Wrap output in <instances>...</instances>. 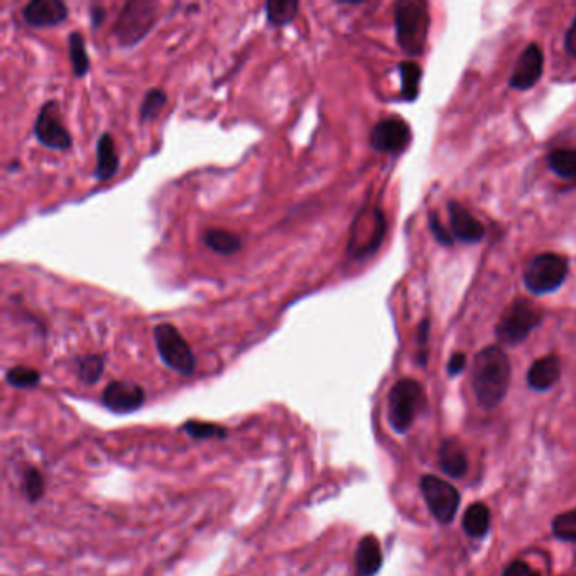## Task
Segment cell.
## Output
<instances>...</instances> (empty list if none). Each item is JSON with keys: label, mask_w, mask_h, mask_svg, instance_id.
Returning <instances> with one entry per match:
<instances>
[{"label": "cell", "mask_w": 576, "mask_h": 576, "mask_svg": "<svg viewBox=\"0 0 576 576\" xmlns=\"http://www.w3.org/2000/svg\"><path fill=\"white\" fill-rule=\"evenodd\" d=\"M504 576H539V573H536L526 563L514 562L504 572Z\"/></svg>", "instance_id": "obj_32"}, {"label": "cell", "mask_w": 576, "mask_h": 576, "mask_svg": "<svg viewBox=\"0 0 576 576\" xmlns=\"http://www.w3.org/2000/svg\"><path fill=\"white\" fill-rule=\"evenodd\" d=\"M68 5L61 0H32L22 7V19L31 28H55L68 19Z\"/></svg>", "instance_id": "obj_13"}, {"label": "cell", "mask_w": 576, "mask_h": 576, "mask_svg": "<svg viewBox=\"0 0 576 576\" xmlns=\"http://www.w3.org/2000/svg\"><path fill=\"white\" fill-rule=\"evenodd\" d=\"M510 384V360L499 347L478 351L472 367V387L483 408L499 406Z\"/></svg>", "instance_id": "obj_1"}, {"label": "cell", "mask_w": 576, "mask_h": 576, "mask_svg": "<svg viewBox=\"0 0 576 576\" xmlns=\"http://www.w3.org/2000/svg\"><path fill=\"white\" fill-rule=\"evenodd\" d=\"M95 153H97V164L93 169L95 180L100 183L112 180L119 168H120V159H119V155L115 151L113 137L109 132H103L100 136Z\"/></svg>", "instance_id": "obj_16"}, {"label": "cell", "mask_w": 576, "mask_h": 576, "mask_svg": "<svg viewBox=\"0 0 576 576\" xmlns=\"http://www.w3.org/2000/svg\"><path fill=\"white\" fill-rule=\"evenodd\" d=\"M564 51L568 57L575 58L576 59V17L572 22V26L568 29L566 36H564Z\"/></svg>", "instance_id": "obj_33"}, {"label": "cell", "mask_w": 576, "mask_h": 576, "mask_svg": "<svg viewBox=\"0 0 576 576\" xmlns=\"http://www.w3.org/2000/svg\"><path fill=\"white\" fill-rule=\"evenodd\" d=\"M464 529L470 537H482L491 529V512L485 504L475 502L466 509L464 516Z\"/></svg>", "instance_id": "obj_20"}, {"label": "cell", "mask_w": 576, "mask_h": 576, "mask_svg": "<svg viewBox=\"0 0 576 576\" xmlns=\"http://www.w3.org/2000/svg\"><path fill=\"white\" fill-rule=\"evenodd\" d=\"M299 11V2L296 0H270L266 4V17L270 26L281 28L291 24Z\"/></svg>", "instance_id": "obj_22"}, {"label": "cell", "mask_w": 576, "mask_h": 576, "mask_svg": "<svg viewBox=\"0 0 576 576\" xmlns=\"http://www.w3.org/2000/svg\"><path fill=\"white\" fill-rule=\"evenodd\" d=\"M90 19H92V26H93V28H99L102 21L105 19V9L100 7V5H93V7L90 9Z\"/></svg>", "instance_id": "obj_35"}, {"label": "cell", "mask_w": 576, "mask_h": 576, "mask_svg": "<svg viewBox=\"0 0 576 576\" xmlns=\"http://www.w3.org/2000/svg\"><path fill=\"white\" fill-rule=\"evenodd\" d=\"M568 259L560 253H539L526 266L524 284L536 296L549 295L560 289L568 276Z\"/></svg>", "instance_id": "obj_5"}, {"label": "cell", "mask_w": 576, "mask_h": 576, "mask_svg": "<svg viewBox=\"0 0 576 576\" xmlns=\"http://www.w3.org/2000/svg\"><path fill=\"white\" fill-rule=\"evenodd\" d=\"M34 137L53 151H68L73 146L70 130L61 122L57 100H49L42 105L34 122Z\"/></svg>", "instance_id": "obj_9"}, {"label": "cell", "mask_w": 576, "mask_h": 576, "mask_svg": "<svg viewBox=\"0 0 576 576\" xmlns=\"http://www.w3.org/2000/svg\"><path fill=\"white\" fill-rule=\"evenodd\" d=\"M103 357L100 355H84L76 360V372L80 380L86 385H93L99 382L103 374Z\"/></svg>", "instance_id": "obj_25"}, {"label": "cell", "mask_w": 576, "mask_h": 576, "mask_svg": "<svg viewBox=\"0 0 576 576\" xmlns=\"http://www.w3.org/2000/svg\"><path fill=\"white\" fill-rule=\"evenodd\" d=\"M153 335H155V349L159 351L161 360L171 370L182 376H191L195 372V367H197L195 353L174 324H155Z\"/></svg>", "instance_id": "obj_6"}, {"label": "cell", "mask_w": 576, "mask_h": 576, "mask_svg": "<svg viewBox=\"0 0 576 576\" xmlns=\"http://www.w3.org/2000/svg\"><path fill=\"white\" fill-rule=\"evenodd\" d=\"M203 244L220 255H234L242 251V239L237 234L228 232L224 228H208L203 234Z\"/></svg>", "instance_id": "obj_19"}, {"label": "cell", "mask_w": 576, "mask_h": 576, "mask_svg": "<svg viewBox=\"0 0 576 576\" xmlns=\"http://www.w3.org/2000/svg\"><path fill=\"white\" fill-rule=\"evenodd\" d=\"M382 566V549L377 537L367 535L360 539L355 551V573L357 576H374Z\"/></svg>", "instance_id": "obj_17"}, {"label": "cell", "mask_w": 576, "mask_h": 576, "mask_svg": "<svg viewBox=\"0 0 576 576\" xmlns=\"http://www.w3.org/2000/svg\"><path fill=\"white\" fill-rule=\"evenodd\" d=\"M421 492L435 519L450 524L460 507V493L447 480L426 475L421 478Z\"/></svg>", "instance_id": "obj_8"}, {"label": "cell", "mask_w": 576, "mask_h": 576, "mask_svg": "<svg viewBox=\"0 0 576 576\" xmlns=\"http://www.w3.org/2000/svg\"><path fill=\"white\" fill-rule=\"evenodd\" d=\"M562 376V364L556 355H546L543 359H537L535 364L527 372V384L535 391H548L551 389Z\"/></svg>", "instance_id": "obj_15"}, {"label": "cell", "mask_w": 576, "mask_h": 576, "mask_svg": "<svg viewBox=\"0 0 576 576\" xmlns=\"http://www.w3.org/2000/svg\"><path fill=\"white\" fill-rule=\"evenodd\" d=\"M399 75H401V93L403 99L412 102L420 95V84H421V68L420 65L412 61H403L399 65Z\"/></svg>", "instance_id": "obj_23"}, {"label": "cell", "mask_w": 576, "mask_h": 576, "mask_svg": "<svg viewBox=\"0 0 576 576\" xmlns=\"http://www.w3.org/2000/svg\"><path fill=\"white\" fill-rule=\"evenodd\" d=\"M157 21V4L147 0L126 2L113 24V36L119 46L132 48L141 42Z\"/></svg>", "instance_id": "obj_4"}, {"label": "cell", "mask_w": 576, "mask_h": 576, "mask_svg": "<svg viewBox=\"0 0 576 576\" xmlns=\"http://www.w3.org/2000/svg\"><path fill=\"white\" fill-rule=\"evenodd\" d=\"M411 127L401 119H385L377 122L370 132V146L387 155L403 153L411 142Z\"/></svg>", "instance_id": "obj_10"}, {"label": "cell", "mask_w": 576, "mask_h": 576, "mask_svg": "<svg viewBox=\"0 0 576 576\" xmlns=\"http://www.w3.org/2000/svg\"><path fill=\"white\" fill-rule=\"evenodd\" d=\"M465 366H466V355L465 353H455L448 362V374L450 376H458L460 372H464Z\"/></svg>", "instance_id": "obj_34"}, {"label": "cell", "mask_w": 576, "mask_h": 576, "mask_svg": "<svg viewBox=\"0 0 576 576\" xmlns=\"http://www.w3.org/2000/svg\"><path fill=\"white\" fill-rule=\"evenodd\" d=\"M448 215H450L451 234L455 239L465 244H477L485 237L483 226L458 201L448 203Z\"/></svg>", "instance_id": "obj_14"}, {"label": "cell", "mask_w": 576, "mask_h": 576, "mask_svg": "<svg viewBox=\"0 0 576 576\" xmlns=\"http://www.w3.org/2000/svg\"><path fill=\"white\" fill-rule=\"evenodd\" d=\"M545 320V313L531 299L518 297L504 311L495 328V335L501 343L516 347L529 337Z\"/></svg>", "instance_id": "obj_3"}, {"label": "cell", "mask_w": 576, "mask_h": 576, "mask_svg": "<svg viewBox=\"0 0 576 576\" xmlns=\"http://www.w3.org/2000/svg\"><path fill=\"white\" fill-rule=\"evenodd\" d=\"M424 401V391L418 380H397L387 397V416L394 431L406 433Z\"/></svg>", "instance_id": "obj_7"}, {"label": "cell", "mask_w": 576, "mask_h": 576, "mask_svg": "<svg viewBox=\"0 0 576 576\" xmlns=\"http://www.w3.org/2000/svg\"><path fill=\"white\" fill-rule=\"evenodd\" d=\"M102 403L112 412L128 414L144 406L146 393L139 384L126 382V380H113L103 389Z\"/></svg>", "instance_id": "obj_11"}, {"label": "cell", "mask_w": 576, "mask_h": 576, "mask_svg": "<svg viewBox=\"0 0 576 576\" xmlns=\"http://www.w3.org/2000/svg\"><path fill=\"white\" fill-rule=\"evenodd\" d=\"M68 57H70L73 75L76 78H84L90 70V58L86 51V42L84 34L78 31H73L68 36Z\"/></svg>", "instance_id": "obj_21"}, {"label": "cell", "mask_w": 576, "mask_h": 576, "mask_svg": "<svg viewBox=\"0 0 576 576\" xmlns=\"http://www.w3.org/2000/svg\"><path fill=\"white\" fill-rule=\"evenodd\" d=\"M40 380H41V374L31 367L15 366L5 372V382L17 389L36 387Z\"/></svg>", "instance_id": "obj_26"}, {"label": "cell", "mask_w": 576, "mask_h": 576, "mask_svg": "<svg viewBox=\"0 0 576 576\" xmlns=\"http://www.w3.org/2000/svg\"><path fill=\"white\" fill-rule=\"evenodd\" d=\"M545 66V57L537 44H529L518 58L512 75L509 78V84L516 90H529L533 88L541 75Z\"/></svg>", "instance_id": "obj_12"}, {"label": "cell", "mask_w": 576, "mask_h": 576, "mask_svg": "<svg viewBox=\"0 0 576 576\" xmlns=\"http://www.w3.org/2000/svg\"><path fill=\"white\" fill-rule=\"evenodd\" d=\"M553 533L563 541H576V509L563 512L554 518Z\"/></svg>", "instance_id": "obj_29"}, {"label": "cell", "mask_w": 576, "mask_h": 576, "mask_svg": "<svg viewBox=\"0 0 576 576\" xmlns=\"http://www.w3.org/2000/svg\"><path fill=\"white\" fill-rule=\"evenodd\" d=\"M168 103V95L161 88L149 90L141 103V120H151L157 117Z\"/></svg>", "instance_id": "obj_27"}, {"label": "cell", "mask_w": 576, "mask_h": 576, "mask_svg": "<svg viewBox=\"0 0 576 576\" xmlns=\"http://www.w3.org/2000/svg\"><path fill=\"white\" fill-rule=\"evenodd\" d=\"M22 492L31 502L40 501L44 495V478L36 468H26L22 475Z\"/></svg>", "instance_id": "obj_30"}, {"label": "cell", "mask_w": 576, "mask_h": 576, "mask_svg": "<svg viewBox=\"0 0 576 576\" xmlns=\"http://www.w3.org/2000/svg\"><path fill=\"white\" fill-rule=\"evenodd\" d=\"M548 166L554 174L576 182V149H556L548 155Z\"/></svg>", "instance_id": "obj_24"}, {"label": "cell", "mask_w": 576, "mask_h": 576, "mask_svg": "<svg viewBox=\"0 0 576 576\" xmlns=\"http://www.w3.org/2000/svg\"><path fill=\"white\" fill-rule=\"evenodd\" d=\"M439 464L447 475L453 478L464 477L468 468L464 447L455 439H447L439 448Z\"/></svg>", "instance_id": "obj_18"}, {"label": "cell", "mask_w": 576, "mask_h": 576, "mask_svg": "<svg viewBox=\"0 0 576 576\" xmlns=\"http://www.w3.org/2000/svg\"><path fill=\"white\" fill-rule=\"evenodd\" d=\"M428 224H430V230L433 232L435 239L441 244V245H451L453 244V235L448 230H445L443 224L439 222V218L436 217L435 213H430V218H428Z\"/></svg>", "instance_id": "obj_31"}, {"label": "cell", "mask_w": 576, "mask_h": 576, "mask_svg": "<svg viewBox=\"0 0 576 576\" xmlns=\"http://www.w3.org/2000/svg\"><path fill=\"white\" fill-rule=\"evenodd\" d=\"M395 38L404 53L420 57L430 32V9L422 0H403L394 7Z\"/></svg>", "instance_id": "obj_2"}, {"label": "cell", "mask_w": 576, "mask_h": 576, "mask_svg": "<svg viewBox=\"0 0 576 576\" xmlns=\"http://www.w3.org/2000/svg\"><path fill=\"white\" fill-rule=\"evenodd\" d=\"M184 433H188L197 439H208V438H226V430L220 424L207 421H186L183 424Z\"/></svg>", "instance_id": "obj_28"}]
</instances>
